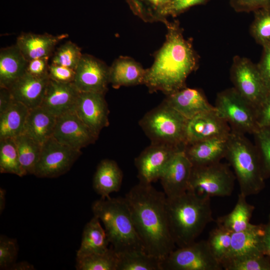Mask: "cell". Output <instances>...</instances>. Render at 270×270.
<instances>
[{
  "label": "cell",
  "instance_id": "9",
  "mask_svg": "<svg viewBox=\"0 0 270 270\" xmlns=\"http://www.w3.org/2000/svg\"><path fill=\"white\" fill-rule=\"evenodd\" d=\"M162 270H222L206 240L194 242L172 250L161 261Z\"/></svg>",
  "mask_w": 270,
  "mask_h": 270
},
{
  "label": "cell",
  "instance_id": "23",
  "mask_svg": "<svg viewBox=\"0 0 270 270\" xmlns=\"http://www.w3.org/2000/svg\"><path fill=\"white\" fill-rule=\"evenodd\" d=\"M146 72L132 58L121 56L109 68V83L114 88L144 84Z\"/></svg>",
  "mask_w": 270,
  "mask_h": 270
},
{
  "label": "cell",
  "instance_id": "18",
  "mask_svg": "<svg viewBox=\"0 0 270 270\" xmlns=\"http://www.w3.org/2000/svg\"><path fill=\"white\" fill-rule=\"evenodd\" d=\"M80 92L73 82H60L50 78L40 106L58 116L75 110Z\"/></svg>",
  "mask_w": 270,
  "mask_h": 270
},
{
  "label": "cell",
  "instance_id": "3",
  "mask_svg": "<svg viewBox=\"0 0 270 270\" xmlns=\"http://www.w3.org/2000/svg\"><path fill=\"white\" fill-rule=\"evenodd\" d=\"M170 231L178 248L196 241L206 226L214 220L210 197L190 190L166 199Z\"/></svg>",
  "mask_w": 270,
  "mask_h": 270
},
{
  "label": "cell",
  "instance_id": "12",
  "mask_svg": "<svg viewBox=\"0 0 270 270\" xmlns=\"http://www.w3.org/2000/svg\"><path fill=\"white\" fill-rule=\"evenodd\" d=\"M182 150L165 144H151L135 159L140 182L152 184L160 179L175 154Z\"/></svg>",
  "mask_w": 270,
  "mask_h": 270
},
{
  "label": "cell",
  "instance_id": "2",
  "mask_svg": "<svg viewBox=\"0 0 270 270\" xmlns=\"http://www.w3.org/2000/svg\"><path fill=\"white\" fill-rule=\"evenodd\" d=\"M124 198L145 252L162 260L176 246L168 227L165 194L151 184L139 182Z\"/></svg>",
  "mask_w": 270,
  "mask_h": 270
},
{
  "label": "cell",
  "instance_id": "21",
  "mask_svg": "<svg viewBox=\"0 0 270 270\" xmlns=\"http://www.w3.org/2000/svg\"><path fill=\"white\" fill-rule=\"evenodd\" d=\"M50 80L26 72L9 88L14 99L31 110L40 106Z\"/></svg>",
  "mask_w": 270,
  "mask_h": 270
},
{
  "label": "cell",
  "instance_id": "24",
  "mask_svg": "<svg viewBox=\"0 0 270 270\" xmlns=\"http://www.w3.org/2000/svg\"><path fill=\"white\" fill-rule=\"evenodd\" d=\"M28 61L14 45L0 50V88L9 89L26 72Z\"/></svg>",
  "mask_w": 270,
  "mask_h": 270
},
{
  "label": "cell",
  "instance_id": "44",
  "mask_svg": "<svg viewBox=\"0 0 270 270\" xmlns=\"http://www.w3.org/2000/svg\"><path fill=\"white\" fill-rule=\"evenodd\" d=\"M75 70L60 65L50 64L48 68V76L50 79L62 82H73L75 77Z\"/></svg>",
  "mask_w": 270,
  "mask_h": 270
},
{
  "label": "cell",
  "instance_id": "45",
  "mask_svg": "<svg viewBox=\"0 0 270 270\" xmlns=\"http://www.w3.org/2000/svg\"><path fill=\"white\" fill-rule=\"evenodd\" d=\"M48 58H38L28 61L26 72L37 77L49 76Z\"/></svg>",
  "mask_w": 270,
  "mask_h": 270
},
{
  "label": "cell",
  "instance_id": "6",
  "mask_svg": "<svg viewBox=\"0 0 270 270\" xmlns=\"http://www.w3.org/2000/svg\"><path fill=\"white\" fill-rule=\"evenodd\" d=\"M187 119L162 102L148 112L139 124L151 143L165 144L184 150Z\"/></svg>",
  "mask_w": 270,
  "mask_h": 270
},
{
  "label": "cell",
  "instance_id": "4",
  "mask_svg": "<svg viewBox=\"0 0 270 270\" xmlns=\"http://www.w3.org/2000/svg\"><path fill=\"white\" fill-rule=\"evenodd\" d=\"M92 210L102 222L110 246L118 254L145 251L125 198H100L92 203Z\"/></svg>",
  "mask_w": 270,
  "mask_h": 270
},
{
  "label": "cell",
  "instance_id": "25",
  "mask_svg": "<svg viewBox=\"0 0 270 270\" xmlns=\"http://www.w3.org/2000/svg\"><path fill=\"white\" fill-rule=\"evenodd\" d=\"M264 228V224H252L248 228L244 230L233 232L230 247L224 260L245 254H264L262 249V240Z\"/></svg>",
  "mask_w": 270,
  "mask_h": 270
},
{
  "label": "cell",
  "instance_id": "49",
  "mask_svg": "<svg viewBox=\"0 0 270 270\" xmlns=\"http://www.w3.org/2000/svg\"><path fill=\"white\" fill-rule=\"evenodd\" d=\"M262 249L264 254L270 259V214L267 224H264Z\"/></svg>",
  "mask_w": 270,
  "mask_h": 270
},
{
  "label": "cell",
  "instance_id": "8",
  "mask_svg": "<svg viewBox=\"0 0 270 270\" xmlns=\"http://www.w3.org/2000/svg\"><path fill=\"white\" fill-rule=\"evenodd\" d=\"M235 174L230 166L220 162L193 166L188 190L210 196H228L232 193Z\"/></svg>",
  "mask_w": 270,
  "mask_h": 270
},
{
  "label": "cell",
  "instance_id": "5",
  "mask_svg": "<svg viewBox=\"0 0 270 270\" xmlns=\"http://www.w3.org/2000/svg\"><path fill=\"white\" fill-rule=\"evenodd\" d=\"M225 158L234 170L240 194L247 197L264 188L265 178L260 156L256 147L244 134L231 130Z\"/></svg>",
  "mask_w": 270,
  "mask_h": 270
},
{
  "label": "cell",
  "instance_id": "17",
  "mask_svg": "<svg viewBox=\"0 0 270 270\" xmlns=\"http://www.w3.org/2000/svg\"><path fill=\"white\" fill-rule=\"evenodd\" d=\"M192 166L184 150L175 154L160 178L167 198L174 197L188 190Z\"/></svg>",
  "mask_w": 270,
  "mask_h": 270
},
{
  "label": "cell",
  "instance_id": "48",
  "mask_svg": "<svg viewBox=\"0 0 270 270\" xmlns=\"http://www.w3.org/2000/svg\"><path fill=\"white\" fill-rule=\"evenodd\" d=\"M14 100L9 89L0 88V114L4 112Z\"/></svg>",
  "mask_w": 270,
  "mask_h": 270
},
{
  "label": "cell",
  "instance_id": "46",
  "mask_svg": "<svg viewBox=\"0 0 270 270\" xmlns=\"http://www.w3.org/2000/svg\"><path fill=\"white\" fill-rule=\"evenodd\" d=\"M256 119L258 128L270 126V92L256 109Z\"/></svg>",
  "mask_w": 270,
  "mask_h": 270
},
{
  "label": "cell",
  "instance_id": "40",
  "mask_svg": "<svg viewBox=\"0 0 270 270\" xmlns=\"http://www.w3.org/2000/svg\"><path fill=\"white\" fill-rule=\"evenodd\" d=\"M265 178L270 176V126L259 128L254 134Z\"/></svg>",
  "mask_w": 270,
  "mask_h": 270
},
{
  "label": "cell",
  "instance_id": "36",
  "mask_svg": "<svg viewBox=\"0 0 270 270\" xmlns=\"http://www.w3.org/2000/svg\"><path fill=\"white\" fill-rule=\"evenodd\" d=\"M225 270H270V259L262 254L234 256L222 262Z\"/></svg>",
  "mask_w": 270,
  "mask_h": 270
},
{
  "label": "cell",
  "instance_id": "26",
  "mask_svg": "<svg viewBox=\"0 0 270 270\" xmlns=\"http://www.w3.org/2000/svg\"><path fill=\"white\" fill-rule=\"evenodd\" d=\"M122 178L123 174L118 164L114 160L104 159L97 166L93 188L101 198H108L110 194L120 190Z\"/></svg>",
  "mask_w": 270,
  "mask_h": 270
},
{
  "label": "cell",
  "instance_id": "35",
  "mask_svg": "<svg viewBox=\"0 0 270 270\" xmlns=\"http://www.w3.org/2000/svg\"><path fill=\"white\" fill-rule=\"evenodd\" d=\"M118 256L110 246L102 254L76 259L77 270H117Z\"/></svg>",
  "mask_w": 270,
  "mask_h": 270
},
{
  "label": "cell",
  "instance_id": "33",
  "mask_svg": "<svg viewBox=\"0 0 270 270\" xmlns=\"http://www.w3.org/2000/svg\"><path fill=\"white\" fill-rule=\"evenodd\" d=\"M117 270H162L160 259L144 250L118 254Z\"/></svg>",
  "mask_w": 270,
  "mask_h": 270
},
{
  "label": "cell",
  "instance_id": "15",
  "mask_svg": "<svg viewBox=\"0 0 270 270\" xmlns=\"http://www.w3.org/2000/svg\"><path fill=\"white\" fill-rule=\"evenodd\" d=\"M231 132L228 124L216 112H204L188 119L185 128L186 146L200 140L228 137Z\"/></svg>",
  "mask_w": 270,
  "mask_h": 270
},
{
  "label": "cell",
  "instance_id": "14",
  "mask_svg": "<svg viewBox=\"0 0 270 270\" xmlns=\"http://www.w3.org/2000/svg\"><path fill=\"white\" fill-rule=\"evenodd\" d=\"M109 68L104 62L88 54H82L75 70L73 82L80 92L106 94L109 83Z\"/></svg>",
  "mask_w": 270,
  "mask_h": 270
},
{
  "label": "cell",
  "instance_id": "30",
  "mask_svg": "<svg viewBox=\"0 0 270 270\" xmlns=\"http://www.w3.org/2000/svg\"><path fill=\"white\" fill-rule=\"evenodd\" d=\"M246 198L240 193L234 209L229 214L218 217L216 220L217 225L224 228L232 233L248 228L252 224L250 221L254 206L246 202Z\"/></svg>",
  "mask_w": 270,
  "mask_h": 270
},
{
  "label": "cell",
  "instance_id": "20",
  "mask_svg": "<svg viewBox=\"0 0 270 270\" xmlns=\"http://www.w3.org/2000/svg\"><path fill=\"white\" fill-rule=\"evenodd\" d=\"M68 36L67 34L52 35L22 32L17 38L16 44L28 61L38 58H49L59 42Z\"/></svg>",
  "mask_w": 270,
  "mask_h": 270
},
{
  "label": "cell",
  "instance_id": "31",
  "mask_svg": "<svg viewBox=\"0 0 270 270\" xmlns=\"http://www.w3.org/2000/svg\"><path fill=\"white\" fill-rule=\"evenodd\" d=\"M172 0H126L132 12L146 22H168L164 10Z\"/></svg>",
  "mask_w": 270,
  "mask_h": 270
},
{
  "label": "cell",
  "instance_id": "19",
  "mask_svg": "<svg viewBox=\"0 0 270 270\" xmlns=\"http://www.w3.org/2000/svg\"><path fill=\"white\" fill-rule=\"evenodd\" d=\"M163 102L187 120L200 114L216 110L202 90L186 86L166 95Z\"/></svg>",
  "mask_w": 270,
  "mask_h": 270
},
{
  "label": "cell",
  "instance_id": "41",
  "mask_svg": "<svg viewBox=\"0 0 270 270\" xmlns=\"http://www.w3.org/2000/svg\"><path fill=\"white\" fill-rule=\"evenodd\" d=\"M16 240L4 235L0 236V269L10 270L16 262L18 254Z\"/></svg>",
  "mask_w": 270,
  "mask_h": 270
},
{
  "label": "cell",
  "instance_id": "28",
  "mask_svg": "<svg viewBox=\"0 0 270 270\" xmlns=\"http://www.w3.org/2000/svg\"><path fill=\"white\" fill-rule=\"evenodd\" d=\"M109 244L105 230L102 226L100 219L94 216L84 227L76 259L105 252L109 248Z\"/></svg>",
  "mask_w": 270,
  "mask_h": 270
},
{
  "label": "cell",
  "instance_id": "34",
  "mask_svg": "<svg viewBox=\"0 0 270 270\" xmlns=\"http://www.w3.org/2000/svg\"><path fill=\"white\" fill-rule=\"evenodd\" d=\"M0 172L14 174L20 177L26 176L20 164L14 138L0 140Z\"/></svg>",
  "mask_w": 270,
  "mask_h": 270
},
{
  "label": "cell",
  "instance_id": "27",
  "mask_svg": "<svg viewBox=\"0 0 270 270\" xmlns=\"http://www.w3.org/2000/svg\"><path fill=\"white\" fill-rule=\"evenodd\" d=\"M56 121V116L40 106L30 110L22 133L42 144L52 136Z\"/></svg>",
  "mask_w": 270,
  "mask_h": 270
},
{
  "label": "cell",
  "instance_id": "51",
  "mask_svg": "<svg viewBox=\"0 0 270 270\" xmlns=\"http://www.w3.org/2000/svg\"><path fill=\"white\" fill-rule=\"evenodd\" d=\"M6 191L4 189L0 188V212H3L5 208L6 202Z\"/></svg>",
  "mask_w": 270,
  "mask_h": 270
},
{
  "label": "cell",
  "instance_id": "16",
  "mask_svg": "<svg viewBox=\"0 0 270 270\" xmlns=\"http://www.w3.org/2000/svg\"><path fill=\"white\" fill-rule=\"evenodd\" d=\"M105 94L80 92L75 111L81 120L96 134L109 125L108 110Z\"/></svg>",
  "mask_w": 270,
  "mask_h": 270
},
{
  "label": "cell",
  "instance_id": "32",
  "mask_svg": "<svg viewBox=\"0 0 270 270\" xmlns=\"http://www.w3.org/2000/svg\"><path fill=\"white\" fill-rule=\"evenodd\" d=\"M14 139L20 164L26 174H34L40 156L42 144L24 133Z\"/></svg>",
  "mask_w": 270,
  "mask_h": 270
},
{
  "label": "cell",
  "instance_id": "38",
  "mask_svg": "<svg viewBox=\"0 0 270 270\" xmlns=\"http://www.w3.org/2000/svg\"><path fill=\"white\" fill-rule=\"evenodd\" d=\"M82 55L81 48L69 40L60 45L54 52L51 64L75 70Z\"/></svg>",
  "mask_w": 270,
  "mask_h": 270
},
{
  "label": "cell",
  "instance_id": "13",
  "mask_svg": "<svg viewBox=\"0 0 270 270\" xmlns=\"http://www.w3.org/2000/svg\"><path fill=\"white\" fill-rule=\"evenodd\" d=\"M52 136L60 142L79 150L94 144L98 138L81 120L75 110L56 117Z\"/></svg>",
  "mask_w": 270,
  "mask_h": 270
},
{
  "label": "cell",
  "instance_id": "42",
  "mask_svg": "<svg viewBox=\"0 0 270 270\" xmlns=\"http://www.w3.org/2000/svg\"><path fill=\"white\" fill-rule=\"evenodd\" d=\"M208 0H172L164 10V16L176 17L190 8L204 4Z\"/></svg>",
  "mask_w": 270,
  "mask_h": 270
},
{
  "label": "cell",
  "instance_id": "1",
  "mask_svg": "<svg viewBox=\"0 0 270 270\" xmlns=\"http://www.w3.org/2000/svg\"><path fill=\"white\" fill-rule=\"evenodd\" d=\"M164 24L166 40L147 69L144 84L150 92L161 91L166 96L186 86L187 78L198 66L199 57L178 20H168Z\"/></svg>",
  "mask_w": 270,
  "mask_h": 270
},
{
  "label": "cell",
  "instance_id": "43",
  "mask_svg": "<svg viewBox=\"0 0 270 270\" xmlns=\"http://www.w3.org/2000/svg\"><path fill=\"white\" fill-rule=\"evenodd\" d=\"M231 7L236 12H248L270 8V0H230Z\"/></svg>",
  "mask_w": 270,
  "mask_h": 270
},
{
  "label": "cell",
  "instance_id": "29",
  "mask_svg": "<svg viewBox=\"0 0 270 270\" xmlns=\"http://www.w3.org/2000/svg\"><path fill=\"white\" fill-rule=\"evenodd\" d=\"M29 110L26 106L14 100L0 114V140L14 138L23 132Z\"/></svg>",
  "mask_w": 270,
  "mask_h": 270
},
{
  "label": "cell",
  "instance_id": "22",
  "mask_svg": "<svg viewBox=\"0 0 270 270\" xmlns=\"http://www.w3.org/2000/svg\"><path fill=\"white\" fill-rule=\"evenodd\" d=\"M228 138H216L197 142L186 146L184 151L193 166L218 162L226 157Z\"/></svg>",
  "mask_w": 270,
  "mask_h": 270
},
{
  "label": "cell",
  "instance_id": "7",
  "mask_svg": "<svg viewBox=\"0 0 270 270\" xmlns=\"http://www.w3.org/2000/svg\"><path fill=\"white\" fill-rule=\"evenodd\" d=\"M214 107L232 132L254 134L259 128L256 108L233 87L218 94Z\"/></svg>",
  "mask_w": 270,
  "mask_h": 270
},
{
  "label": "cell",
  "instance_id": "37",
  "mask_svg": "<svg viewBox=\"0 0 270 270\" xmlns=\"http://www.w3.org/2000/svg\"><path fill=\"white\" fill-rule=\"evenodd\" d=\"M232 234L224 228L217 225L210 231L206 240L212 253L221 264L229 252Z\"/></svg>",
  "mask_w": 270,
  "mask_h": 270
},
{
  "label": "cell",
  "instance_id": "10",
  "mask_svg": "<svg viewBox=\"0 0 270 270\" xmlns=\"http://www.w3.org/2000/svg\"><path fill=\"white\" fill-rule=\"evenodd\" d=\"M230 76L233 88L256 110L268 92L258 66L248 58L236 56Z\"/></svg>",
  "mask_w": 270,
  "mask_h": 270
},
{
  "label": "cell",
  "instance_id": "39",
  "mask_svg": "<svg viewBox=\"0 0 270 270\" xmlns=\"http://www.w3.org/2000/svg\"><path fill=\"white\" fill-rule=\"evenodd\" d=\"M254 18L250 26V33L255 40L264 46H270V8L254 11Z\"/></svg>",
  "mask_w": 270,
  "mask_h": 270
},
{
  "label": "cell",
  "instance_id": "11",
  "mask_svg": "<svg viewBox=\"0 0 270 270\" xmlns=\"http://www.w3.org/2000/svg\"><path fill=\"white\" fill-rule=\"evenodd\" d=\"M82 154L80 150L64 144L52 136L42 144L34 175L40 178H54L63 175Z\"/></svg>",
  "mask_w": 270,
  "mask_h": 270
},
{
  "label": "cell",
  "instance_id": "47",
  "mask_svg": "<svg viewBox=\"0 0 270 270\" xmlns=\"http://www.w3.org/2000/svg\"><path fill=\"white\" fill-rule=\"evenodd\" d=\"M264 47V53L258 67L266 89L270 92V46Z\"/></svg>",
  "mask_w": 270,
  "mask_h": 270
},
{
  "label": "cell",
  "instance_id": "50",
  "mask_svg": "<svg viewBox=\"0 0 270 270\" xmlns=\"http://www.w3.org/2000/svg\"><path fill=\"white\" fill-rule=\"evenodd\" d=\"M10 270H34V266L30 263L26 262H20L14 263L10 269Z\"/></svg>",
  "mask_w": 270,
  "mask_h": 270
}]
</instances>
